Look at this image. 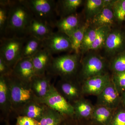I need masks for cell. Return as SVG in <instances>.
<instances>
[{
	"label": "cell",
	"instance_id": "cell-31",
	"mask_svg": "<svg viewBox=\"0 0 125 125\" xmlns=\"http://www.w3.org/2000/svg\"><path fill=\"white\" fill-rule=\"evenodd\" d=\"M109 69L113 73L125 71V53L116 55L113 58L109 63Z\"/></svg>",
	"mask_w": 125,
	"mask_h": 125
},
{
	"label": "cell",
	"instance_id": "cell-7",
	"mask_svg": "<svg viewBox=\"0 0 125 125\" xmlns=\"http://www.w3.org/2000/svg\"><path fill=\"white\" fill-rule=\"evenodd\" d=\"M36 101L60 113L64 116H74L72 105L58 92L53 84L45 97L41 98H36Z\"/></svg>",
	"mask_w": 125,
	"mask_h": 125
},
{
	"label": "cell",
	"instance_id": "cell-38",
	"mask_svg": "<svg viewBox=\"0 0 125 125\" xmlns=\"http://www.w3.org/2000/svg\"><path fill=\"white\" fill-rule=\"evenodd\" d=\"M121 105L125 108V91L121 94Z\"/></svg>",
	"mask_w": 125,
	"mask_h": 125
},
{
	"label": "cell",
	"instance_id": "cell-3",
	"mask_svg": "<svg viewBox=\"0 0 125 125\" xmlns=\"http://www.w3.org/2000/svg\"><path fill=\"white\" fill-rule=\"evenodd\" d=\"M6 78L13 112L18 115L26 104L36 100V97L30 84L24 83L12 75Z\"/></svg>",
	"mask_w": 125,
	"mask_h": 125
},
{
	"label": "cell",
	"instance_id": "cell-39",
	"mask_svg": "<svg viewBox=\"0 0 125 125\" xmlns=\"http://www.w3.org/2000/svg\"></svg>",
	"mask_w": 125,
	"mask_h": 125
},
{
	"label": "cell",
	"instance_id": "cell-21",
	"mask_svg": "<svg viewBox=\"0 0 125 125\" xmlns=\"http://www.w3.org/2000/svg\"><path fill=\"white\" fill-rule=\"evenodd\" d=\"M115 19L113 6H106L90 22L93 28L104 26L111 27L114 24Z\"/></svg>",
	"mask_w": 125,
	"mask_h": 125
},
{
	"label": "cell",
	"instance_id": "cell-20",
	"mask_svg": "<svg viewBox=\"0 0 125 125\" xmlns=\"http://www.w3.org/2000/svg\"><path fill=\"white\" fill-rule=\"evenodd\" d=\"M115 109L102 105H94L90 121L95 125H109Z\"/></svg>",
	"mask_w": 125,
	"mask_h": 125
},
{
	"label": "cell",
	"instance_id": "cell-13",
	"mask_svg": "<svg viewBox=\"0 0 125 125\" xmlns=\"http://www.w3.org/2000/svg\"><path fill=\"white\" fill-rule=\"evenodd\" d=\"M53 57L49 52L43 48L31 57L36 75L41 76L46 74Z\"/></svg>",
	"mask_w": 125,
	"mask_h": 125
},
{
	"label": "cell",
	"instance_id": "cell-30",
	"mask_svg": "<svg viewBox=\"0 0 125 125\" xmlns=\"http://www.w3.org/2000/svg\"><path fill=\"white\" fill-rule=\"evenodd\" d=\"M111 27L104 26L99 28L96 39L90 48V50H96L104 47L108 34L111 31Z\"/></svg>",
	"mask_w": 125,
	"mask_h": 125
},
{
	"label": "cell",
	"instance_id": "cell-27",
	"mask_svg": "<svg viewBox=\"0 0 125 125\" xmlns=\"http://www.w3.org/2000/svg\"><path fill=\"white\" fill-rule=\"evenodd\" d=\"M105 7L104 0L86 1L84 7V13L87 21H91Z\"/></svg>",
	"mask_w": 125,
	"mask_h": 125
},
{
	"label": "cell",
	"instance_id": "cell-23",
	"mask_svg": "<svg viewBox=\"0 0 125 125\" xmlns=\"http://www.w3.org/2000/svg\"><path fill=\"white\" fill-rule=\"evenodd\" d=\"M82 0H60L57 1L56 11L61 18L76 13L77 9L83 4Z\"/></svg>",
	"mask_w": 125,
	"mask_h": 125
},
{
	"label": "cell",
	"instance_id": "cell-37",
	"mask_svg": "<svg viewBox=\"0 0 125 125\" xmlns=\"http://www.w3.org/2000/svg\"><path fill=\"white\" fill-rule=\"evenodd\" d=\"M13 69L0 57V76H8L11 75Z\"/></svg>",
	"mask_w": 125,
	"mask_h": 125
},
{
	"label": "cell",
	"instance_id": "cell-28",
	"mask_svg": "<svg viewBox=\"0 0 125 125\" xmlns=\"http://www.w3.org/2000/svg\"><path fill=\"white\" fill-rule=\"evenodd\" d=\"M10 0L0 1V40L5 36L9 21Z\"/></svg>",
	"mask_w": 125,
	"mask_h": 125
},
{
	"label": "cell",
	"instance_id": "cell-36",
	"mask_svg": "<svg viewBox=\"0 0 125 125\" xmlns=\"http://www.w3.org/2000/svg\"><path fill=\"white\" fill-rule=\"evenodd\" d=\"M16 125H40V123L38 121L28 117L18 116L16 117Z\"/></svg>",
	"mask_w": 125,
	"mask_h": 125
},
{
	"label": "cell",
	"instance_id": "cell-10",
	"mask_svg": "<svg viewBox=\"0 0 125 125\" xmlns=\"http://www.w3.org/2000/svg\"><path fill=\"white\" fill-rule=\"evenodd\" d=\"M111 80V76L108 73L87 79L81 83L83 95H93L97 97Z\"/></svg>",
	"mask_w": 125,
	"mask_h": 125
},
{
	"label": "cell",
	"instance_id": "cell-14",
	"mask_svg": "<svg viewBox=\"0 0 125 125\" xmlns=\"http://www.w3.org/2000/svg\"><path fill=\"white\" fill-rule=\"evenodd\" d=\"M0 110L6 120L13 112L6 76H0Z\"/></svg>",
	"mask_w": 125,
	"mask_h": 125
},
{
	"label": "cell",
	"instance_id": "cell-11",
	"mask_svg": "<svg viewBox=\"0 0 125 125\" xmlns=\"http://www.w3.org/2000/svg\"><path fill=\"white\" fill-rule=\"evenodd\" d=\"M121 104V94L111 80L99 95L96 105L115 109Z\"/></svg>",
	"mask_w": 125,
	"mask_h": 125
},
{
	"label": "cell",
	"instance_id": "cell-16",
	"mask_svg": "<svg viewBox=\"0 0 125 125\" xmlns=\"http://www.w3.org/2000/svg\"><path fill=\"white\" fill-rule=\"evenodd\" d=\"M71 104L74 109V116L75 118L83 120H90L94 105L90 101L83 97Z\"/></svg>",
	"mask_w": 125,
	"mask_h": 125
},
{
	"label": "cell",
	"instance_id": "cell-12",
	"mask_svg": "<svg viewBox=\"0 0 125 125\" xmlns=\"http://www.w3.org/2000/svg\"><path fill=\"white\" fill-rule=\"evenodd\" d=\"M11 75L24 83L30 84L36 75L31 57L21 59L13 68Z\"/></svg>",
	"mask_w": 125,
	"mask_h": 125
},
{
	"label": "cell",
	"instance_id": "cell-34",
	"mask_svg": "<svg viewBox=\"0 0 125 125\" xmlns=\"http://www.w3.org/2000/svg\"><path fill=\"white\" fill-rule=\"evenodd\" d=\"M115 18L119 21L125 20V0H115L113 6Z\"/></svg>",
	"mask_w": 125,
	"mask_h": 125
},
{
	"label": "cell",
	"instance_id": "cell-18",
	"mask_svg": "<svg viewBox=\"0 0 125 125\" xmlns=\"http://www.w3.org/2000/svg\"><path fill=\"white\" fill-rule=\"evenodd\" d=\"M81 24L80 15L76 13L60 18L57 22L55 27L58 31L68 36Z\"/></svg>",
	"mask_w": 125,
	"mask_h": 125
},
{
	"label": "cell",
	"instance_id": "cell-32",
	"mask_svg": "<svg viewBox=\"0 0 125 125\" xmlns=\"http://www.w3.org/2000/svg\"><path fill=\"white\" fill-rule=\"evenodd\" d=\"M112 80L120 94L125 91V71L113 73Z\"/></svg>",
	"mask_w": 125,
	"mask_h": 125
},
{
	"label": "cell",
	"instance_id": "cell-15",
	"mask_svg": "<svg viewBox=\"0 0 125 125\" xmlns=\"http://www.w3.org/2000/svg\"><path fill=\"white\" fill-rule=\"evenodd\" d=\"M52 76L47 74L41 76L35 75L31 81V89L37 98L44 97L49 92L52 84Z\"/></svg>",
	"mask_w": 125,
	"mask_h": 125
},
{
	"label": "cell",
	"instance_id": "cell-9",
	"mask_svg": "<svg viewBox=\"0 0 125 125\" xmlns=\"http://www.w3.org/2000/svg\"><path fill=\"white\" fill-rule=\"evenodd\" d=\"M43 47L52 55L62 52L72 51L69 37L58 31L54 32L47 38L43 41Z\"/></svg>",
	"mask_w": 125,
	"mask_h": 125
},
{
	"label": "cell",
	"instance_id": "cell-6",
	"mask_svg": "<svg viewBox=\"0 0 125 125\" xmlns=\"http://www.w3.org/2000/svg\"><path fill=\"white\" fill-rule=\"evenodd\" d=\"M27 37L6 38L0 40V57L12 69L21 59L22 49Z\"/></svg>",
	"mask_w": 125,
	"mask_h": 125
},
{
	"label": "cell",
	"instance_id": "cell-2",
	"mask_svg": "<svg viewBox=\"0 0 125 125\" xmlns=\"http://www.w3.org/2000/svg\"><path fill=\"white\" fill-rule=\"evenodd\" d=\"M79 54L74 53L53 57L46 73L59 76L61 79H77L80 65Z\"/></svg>",
	"mask_w": 125,
	"mask_h": 125
},
{
	"label": "cell",
	"instance_id": "cell-19",
	"mask_svg": "<svg viewBox=\"0 0 125 125\" xmlns=\"http://www.w3.org/2000/svg\"><path fill=\"white\" fill-rule=\"evenodd\" d=\"M124 42V36L121 32L111 30L104 47L109 55L114 56L120 51Z\"/></svg>",
	"mask_w": 125,
	"mask_h": 125
},
{
	"label": "cell",
	"instance_id": "cell-24",
	"mask_svg": "<svg viewBox=\"0 0 125 125\" xmlns=\"http://www.w3.org/2000/svg\"><path fill=\"white\" fill-rule=\"evenodd\" d=\"M43 48V41L32 36H28L23 45L21 58L32 57Z\"/></svg>",
	"mask_w": 125,
	"mask_h": 125
},
{
	"label": "cell",
	"instance_id": "cell-35",
	"mask_svg": "<svg viewBox=\"0 0 125 125\" xmlns=\"http://www.w3.org/2000/svg\"><path fill=\"white\" fill-rule=\"evenodd\" d=\"M61 125H95L90 120L76 119L74 117H65Z\"/></svg>",
	"mask_w": 125,
	"mask_h": 125
},
{
	"label": "cell",
	"instance_id": "cell-22",
	"mask_svg": "<svg viewBox=\"0 0 125 125\" xmlns=\"http://www.w3.org/2000/svg\"><path fill=\"white\" fill-rule=\"evenodd\" d=\"M47 106L35 100L27 103L23 107L18 116H23L33 118L39 122Z\"/></svg>",
	"mask_w": 125,
	"mask_h": 125
},
{
	"label": "cell",
	"instance_id": "cell-17",
	"mask_svg": "<svg viewBox=\"0 0 125 125\" xmlns=\"http://www.w3.org/2000/svg\"><path fill=\"white\" fill-rule=\"evenodd\" d=\"M52 29L48 25L34 18L28 29V36H32L43 41L54 32Z\"/></svg>",
	"mask_w": 125,
	"mask_h": 125
},
{
	"label": "cell",
	"instance_id": "cell-33",
	"mask_svg": "<svg viewBox=\"0 0 125 125\" xmlns=\"http://www.w3.org/2000/svg\"><path fill=\"white\" fill-rule=\"evenodd\" d=\"M109 125H125V108L121 104L115 110Z\"/></svg>",
	"mask_w": 125,
	"mask_h": 125
},
{
	"label": "cell",
	"instance_id": "cell-1",
	"mask_svg": "<svg viewBox=\"0 0 125 125\" xmlns=\"http://www.w3.org/2000/svg\"><path fill=\"white\" fill-rule=\"evenodd\" d=\"M33 18L32 14L21 0H10L8 25L4 38L27 37L28 36L29 27Z\"/></svg>",
	"mask_w": 125,
	"mask_h": 125
},
{
	"label": "cell",
	"instance_id": "cell-25",
	"mask_svg": "<svg viewBox=\"0 0 125 125\" xmlns=\"http://www.w3.org/2000/svg\"><path fill=\"white\" fill-rule=\"evenodd\" d=\"M89 27L88 23L81 24L68 36L71 44V51L74 53L79 54L84 34Z\"/></svg>",
	"mask_w": 125,
	"mask_h": 125
},
{
	"label": "cell",
	"instance_id": "cell-29",
	"mask_svg": "<svg viewBox=\"0 0 125 125\" xmlns=\"http://www.w3.org/2000/svg\"><path fill=\"white\" fill-rule=\"evenodd\" d=\"M99 30V28L89 27L86 30L82 42L81 51L82 52L89 51L90 48L96 39Z\"/></svg>",
	"mask_w": 125,
	"mask_h": 125
},
{
	"label": "cell",
	"instance_id": "cell-5",
	"mask_svg": "<svg viewBox=\"0 0 125 125\" xmlns=\"http://www.w3.org/2000/svg\"><path fill=\"white\" fill-rule=\"evenodd\" d=\"M81 65V69L77 79L81 84L89 78L108 73L107 62L104 58L98 55H88L82 60Z\"/></svg>",
	"mask_w": 125,
	"mask_h": 125
},
{
	"label": "cell",
	"instance_id": "cell-4",
	"mask_svg": "<svg viewBox=\"0 0 125 125\" xmlns=\"http://www.w3.org/2000/svg\"><path fill=\"white\" fill-rule=\"evenodd\" d=\"M21 1L29 9L34 18L52 28L55 27L58 20L57 1L54 0H21Z\"/></svg>",
	"mask_w": 125,
	"mask_h": 125
},
{
	"label": "cell",
	"instance_id": "cell-8",
	"mask_svg": "<svg viewBox=\"0 0 125 125\" xmlns=\"http://www.w3.org/2000/svg\"><path fill=\"white\" fill-rule=\"evenodd\" d=\"M55 87L58 92L71 104L83 97L81 84L76 79H61Z\"/></svg>",
	"mask_w": 125,
	"mask_h": 125
},
{
	"label": "cell",
	"instance_id": "cell-26",
	"mask_svg": "<svg viewBox=\"0 0 125 125\" xmlns=\"http://www.w3.org/2000/svg\"><path fill=\"white\" fill-rule=\"evenodd\" d=\"M65 117L60 113L47 106L39 121L40 125H61Z\"/></svg>",
	"mask_w": 125,
	"mask_h": 125
}]
</instances>
